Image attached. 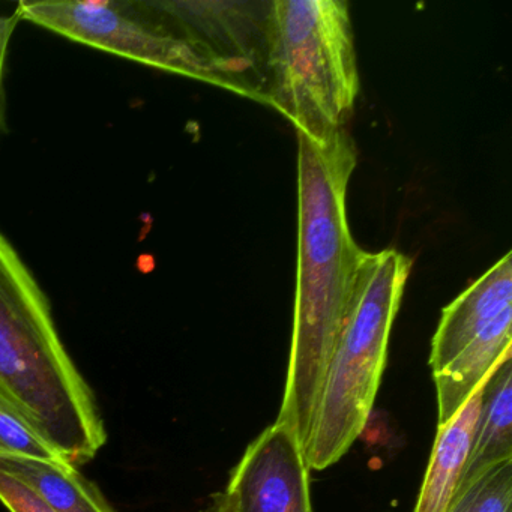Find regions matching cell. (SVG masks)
I'll use <instances>...</instances> for the list:
<instances>
[{
    "label": "cell",
    "instance_id": "obj_6",
    "mask_svg": "<svg viewBox=\"0 0 512 512\" xmlns=\"http://www.w3.org/2000/svg\"><path fill=\"white\" fill-rule=\"evenodd\" d=\"M511 259L506 253L442 310L430 355L437 427L460 410L497 365L512 358Z\"/></svg>",
    "mask_w": 512,
    "mask_h": 512
},
{
    "label": "cell",
    "instance_id": "obj_4",
    "mask_svg": "<svg viewBox=\"0 0 512 512\" xmlns=\"http://www.w3.org/2000/svg\"><path fill=\"white\" fill-rule=\"evenodd\" d=\"M410 269L412 260L395 248L362 251L305 448L310 469L337 463L364 431Z\"/></svg>",
    "mask_w": 512,
    "mask_h": 512
},
{
    "label": "cell",
    "instance_id": "obj_1",
    "mask_svg": "<svg viewBox=\"0 0 512 512\" xmlns=\"http://www.w3.org/2000/svg\"><path fill=\"white\" fill-rule=\"evenodd\" d=\"M298 136V266L289 370L277 424L307 448L317 401L349 310L361 248L347 221L356 167L347 131L326 142Z\"/></svg>",
    "mask_w": 512,
    "mask_h": 512
},
{
    "label": "cell",
    "instance_id": "obj_10",
    "mask_svg": "<svg viewBox=\"0 0 512 512\" xmlns=\"http://www.w3.org/2000/svg\"><path fill=\"white\" fill-rule=\"evenodd\" d=\"M0 470L28 485L56 512H115L73 464L0 455Z\"/></svg>",
    "mask_w": 512,
    "mask_h": 512
},
{
    "label": "cell",
    "instance_id": "obj_14",
    "mask_svg": "<svg viewBox=\"0 0 512 512\" xmlns=\"http://www.w3.org/2000/svg\"><path fill=\"white\" fill-rule=\"evenodd\" d=\"M19 22L20 19L16 13L13 16L0 14V130L4 125L5 74H7L8 53H10L11 40H13L14 31Z\"/></svg>",
    "mask_w": 512,
    "mask_h": 512
},
{
    "label": "cell",
    "instance_id": "obj_3",
    "mask_svg": "<svg viewBox=\"0 0 512 512\" xmlns=\"http://www.w3.org/2000/svg\"><path fill=\"white\" fill-rule=\"evenodd\" d=\"M263 29V103L296 134L326 142L346 131L359 94L349 4L341 0H275Z\"/></svg>",
    "mask_w": 512,
    "mask_h": 512
},
{
    "label": "cell",
    "instance_id": "obj_11",
    "mask_svg": "<svg viewBox=\"0 0 512 512\" xmlns=\"http://www.w3.org/2000/svg\"><path fill=\"white\" fill-rule=\"evenodd\" d=\"M448 512H512V460L497 464L455 494Z\"/></svg>",
    "mask_w": 512,
    "mask_h": 512
},
{
    "label": "cell",
    "instance_id": "obj_2",
    "mask_svg": "<svg viewBox=\"0 0 512 512\" xmlns=\"http://www.w3.org/2000/svg\"><path fill=\"white\" fill-rule=\"evenodd\" d=\"M0 401L31 422L73 464L107 440L86 380L68 355L49 299L0 233Z\"/></svg>",
    "mask_w": 512,
    "mask_h": 512
},
{
    "label": "cell",
    "instance_id": "obj_8",
    "mask_svg": "<svg viewBox=\"0 0 512 512\" xmlns=\"http://www.w3.org/2000/svg\"><path fill=\"white\" fill-rule=\"evenodd\" d=\"M488 377L446 424L437 427L436 442L413 512H448L472 448Z\"/></svg>",
    "mask_w": 512,
    "mask_h": 512
},
{
    "label": "cell",
    "instance_id": "obj_12",
    "mask_svg": "<svg viewBox=\"0 0 512 512\" xmlns=\"http://www.w3.org/2000/svg\"><path fill=\"white\" fill-rule=\"evenodd\" d=\"M0 455L68 463L58 449L22 415L0 401Z\"/></svg>",
    "mask_w": 512,
    "mask_h": 512
},
{
    "label": "cell",
    "instance_id": "obj_5",
    "mask_svg": "<svg viewBox=\"0 0 512 512\" xmlns=\"http://www.w3.org/2000/svg\"><path fill=\"white\" fill-rule=\"evenodd\" d=\"M67 40L248 97L247 89L158 8L157 0L20 2L14 11Z\"/></svg>",
    "mask_w": 512,
    "mask_h": 512
},
{
    "label": "cell",
    "instance_id": "obj_9",
    "mask_svg": "<svg viewBox=\"0 0 512 512\" xmlns=\"http://www.w3.org/2000/svg\"><path fill=\"white\" fill-rule=\"evenodd\" d=\"M511 359L497 365L485 383L481 413L457 493L497 464L512 460Z\"/></svg>",
    "mask_w": 512,
    "mask_h": 512
},
{
    "label": "cell",
    "instance_id": "obj_7",
    "mask_svg": "<svg viewBox=\"0 0 512 512\" xmlns=\"http://www.w3.org/2000/svg\"><path fill=\"white\" fill-rule=\"evenodd\" d=\"M200 512H313L310 466L292 431L266 427Z\"/></svg>",
    "mask_w": 512,
    "mask_h": 512
},
{
    "label": "cell",
    "instance_id": "obj_13",
    "mask_svg": "<svg viewBox=\"0 0 512 512\" xmlns=\"http://www.w3.org/2000/svg\"><path fill=\"white\" fill-rule=\"evenodd\" d=\"M0 502L10 512H56L28 485L4 470H0Z\"/></svg>",
    "mask_w": 512,
    "mask_h": 512
}]
</instances>
